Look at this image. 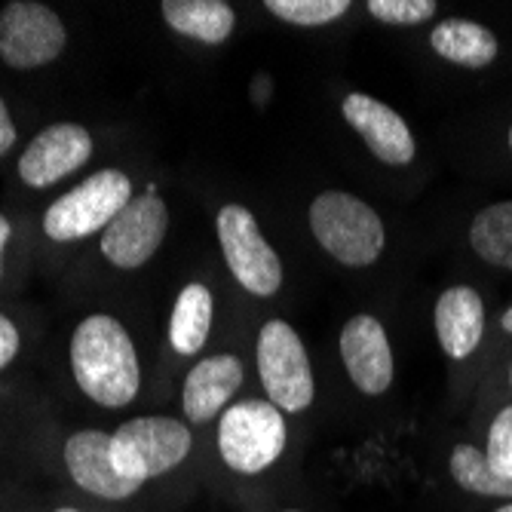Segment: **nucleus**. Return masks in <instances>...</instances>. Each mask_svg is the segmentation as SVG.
<instances>
[{
    "label": "nucleus",
    "instance_id": "3",
    "mask_svg": "<svg viewBox=\"0 0 512 512\" xmlns=\"http://www.w3.org/2000/svg\"><path fill=\"white\" fill-rule=\"evenodd\" d=\"M286 448L283 411L264 399L227 405L218 421V451L230 470L258 476L279 460Z\"/></svg>",
    "mask_w": 512,
    "mask_h": 512
},
{
    "label": "nucleus",
    "instance_id": "21",
    "mask_svg": "<svg viewBox=\"0 0 512 512\" xmlns=\"http://www.w3.org/2000/svg\"><path fill=\"white\" fill-rule=\"evenodd\" d=\"M267 10L283 22L316 28L341 19L350 10V0H267Z\"/></svg>",
    "mask_w": 512,
    "mask_h": 512
},
{
    "label": "nucleus",
    "instance_id": "12",
    "mask_svg": "<svg viewBox=\"0 0 512 512\" xmlns=\"http://www.w3.org/2000/svg\"><path fill=\"white\" fill-rule=\"evenodd\" d=\"M341 114L381 163L408 166L414 160V151H417L414 135L408 123L390 105L365 96V92H350L341 105Z\"/></svg>",
    "mask_w": 512,
    "mask_h": 512
},
{
    "label": "nucleus",
    "instance_id": "10",
    "mask_svg": "<svg viewBox=\"0 0 512 512\" xmlns=\"http://www.w3.org/2000/svg\"><path fill=\"white\" fill-rule=\"evenodd\" d=\"M92 157V135L77 123L46 126L25 148L19 178L31 188H53L56 181L77 172Z\"/></svg>",
    "mask_w": 512,
    "mask_h": 512
},
{
    "label": "nucleus",
    "instance_id": "1",
    "mask_svg": "<svg viewBox=\"0 0 512 512\" xmlns=\"http://www.w3.org/2000/svg\"><path fill=\"white\" fill-rule=\"evenodd\" d=\"M71 371L80 390L105 408H123L135 399L142 371L132 338L114 316H86L71 338Z\"/></svg>",
    "mask_w": 512,
    "mask_h": 512
},
{
    "label": "nucleus",
    "instance_id": "5",
    "mask_svg": "<svg viewBox=\"0 0 512 512\" xmlns=\"http://www.w3.org/2000/svg\"><path fill=\"white\" fill-rule=\"evenodd\" d=\"M191 454V430L172 417H135L111 436V460L132 482L157 479Z\"/></svg>",
    "mask_w": 512,
    "mask_h": 512
},
{
    "label": "nucleus",
    "instance_id": "11",
    "mask_svg": "<svg viewBox=\"0 0 512 512\" xmlns=\"http://www.w3.org/2000/svg\"><path fill=\"white\" fill-rule=\"evenodd\" d=\"M341 359L347 375L365 396H381L393 384V350L387 329L368 313L353 316L341 329Z\"/></svg>",
    "mask_w": 512,
    "mask_h": 512
},
{
    "label": "nucleus",
    "instance_id": "24",
    "mask_svg": "<svg viewBox=\"0 0 512 512\" xmlns=\"http://www.w3.org/2000/svg\"><path fill=\"white\" fill-rule=\"evenodd\" d=\"M19 353V329L0 313V368H7Z\"/></svg>",
    "mask_w": 512,
    "mask_h": 512
},
{
    "label": "nucleus",
    "instance_id": "22",
    "mask_svg": "<svg viewBox=\"0 0 512 512\" xmlns=\"http://www.w3.org/2000/svg\"><path fill=\"white\" fill-rule=\"evenodd\" d=\"M365 10L387 25H421L436 16V0H368Z\"/></svg>",
    "mask_w": 512,
    "mask_h": 512
},
{
    "label": "nucleus",
    "instance_id": "19",
    "mask_svg": "<svg viewBox=\"0 0 512 512\" xmlns=\"http://www.w3.org/2000/svg\"><path fill=\"white\" fill-rule=\"evenodd\" d=\"M470 246L482 261L512 270V203H494L473 218Z\"/></svg>",
    "mask_w": 512,
    "mask_h": 512
},
{
    "label": "nucleus",
    "instance_id": "27",
    "mask_svg": "<svg viewBox=\"0 0 512 512\" xmlns=\"http://www.w3.org/2000/svg\"><path fill=\"white\" fill-rule=\"evenodd\" d=\"M500 325H503V332H509L512 335V307L503 313V319H500Z\"/></svg>",
    "mask_w": 512,
    "mask_h": 512
},
{
    "label": "nucleus",
    "instance_id": "7",
    "mask_svg": "<svg viewBox=\"0 0 512 512\" xmlns=\"http://www.w3.org/2000/svg\"><path fill=\"white\" fill-rule=\"evenodd\" d=\"M215 227L224 261L237 283L258 298L276 295L279 286H283V264H279V255L264 240L255 215L246 206L230 203L218 212Z\"/></svg>",
    "mask_w": 512,
    "mask_h": 512
},
{
    "label": "nucleus",
    "instance_id": "4",
    "mask_svg": "<svg viewBox=\"0 0 512 512\" xmlns=\"http://www.w3.org/2000/svg\"><path fill=\"white\" fill-rule=\"evenodd\" d=\"M132 200V181L120 169H102L59 197L43 215L46 237L56 243L83 240L105 230Z\"/></svg>",
    "mask_w": 512,
    "mask_h": 512
},
{
    "label": "nucleus",
    "instance_id": "9",
    "mask_svg": "<svg viewBox=\"0 0 512 512\" xmlns=\"http://www.w3.org/2000/svg\"><path fill=\"white\" fill-rule=\"evenodd\" d=\"M169 230V209L157 194L129 200V206L102 230V255L123 270H135L154 258Z\"/></svg>",
    "mask_w": 512,
    "mask_h": 512
},
{
    "label": "nucleus",
    "instance_id": "15",
    "mask_svg": "<svg viewBox=\"0 0 512 512\" xmlns=\"http://www.w3.org/2000/svg\"><path fill=\"white\" fill-rule=\"evenodd\" d=\"M485 332V304L476 289L451 286L436 304V338L451 359H467Z\"/></svg>",
    "mask_w": 512,
    "mask_h": 512
},
{
    "label": "nucleus",
    "instance_id": "29",
    "mask_svg": "<svg viewBox=\"0 0 512 512\" xmlns=\"http://www.w3.org/2000/svg\"><path fill=\"white\" fill-rule=\"evenodd\" d=\"M497 512H512V503H506V506H500Z\"/></svg>",
    "mask_w": 512,
    "mask_h": 512
},
{
    "label": "nucleus",
    "instance_id": "18",
    "mask_svg": "<svg viewBox=\"0 0 512 512\" xmlns=\"http://www.w3.org/2000/svg\"><path fill=\"white\" fill-rule=\"evenodd\" d=\"M212 292L203 283H191L184 286L175 310H172V322H169V341L175 347V353L181 356H194L203 350L209 329H212Z\"/></svg>",
    "mask_w": 512,
    "mask_h": 512
},
{
    "label": "nucleus",
    "instance_id": "16",
    "mask_svg": "<svg viewBox=\"0 0 512 512\" xmlns=\"http://www.w3.org/2000/svg\"><path fill=\"white\" fill-rule=\"evenodd\" d=\"M430 46L439 59L463 68H485L497 59V37L470 19H445L433 28Z\"/></svg>",
    "mask_w": 512,
    "mask_h": 512
},
{
    "label": "nucleus",
    "instance_id": "26",
    "mask_svg": "<svg viewBox=\"0 0 512 512\" xmlns=\"http://www.w3.org/2000/svg\"><path fill=\"white\" fill-rule=\"evenodd\" d=\"M10 221L0 215V273H4V249H7V240H10Z\"/></svg>",
    "mask_w": 512,
    "mask_h": 512
},
{
    "label": "nucleus",
    "instance_id": "20",
    "mask_svg": "<svg viewBox=\"0 0 512 512\" xmlns=\"http://www.w3.org/2000/svg\"><path fill=\"white\" fill-rule=\"evenodd\" d=\"M451 476L463 491H470V494L512 500V473L491 470L485 451H479L473 445H457L451 451Z\"/></svg>",
    "mask_w": 512,
    "mask_h": 512
},
{
    "label": "nucleus",
    "instance_id": "6",
    "mask_svg": "<svg viewBox=\"0 0 512 512\" xmlns=\"http://www.w3.org/2000/svg\"><path fill=\"white\" fill-rule=\"evenodd\" d=\"M258 375L267 402L279 411H304L313 402V368L298 332L283 319H270L258 332Z\"/></svg>",
    "mask_w": 512,
    "mask_h": 512
},
{
    "label": "nucleus",
    "instance_id": "32",
    "mask_svg": "<svg viewBox=\"0 0 512 512\" xmlns=\"http://www.w3.org/2000/svg\"><path fill=\"white\" fill-rule=\"evenodd\" d=\"M509 384H512V368H509Z\"/></svg>",
    "mask_w": 512,
    "mask_h": 512
},
{
    "label": "nucleus",
    "instance_id": "23",
    "mask_svg": "<svg viewBox=\"0 0 512 512\" xmlns=\"http://www.w3.org/2000/svg\"><path fill=\"white\" fill-rule=\"evenodd\" d=\"M491 470L512 473V405H506L488 430V451H485Z\"/></svg>",
    "mask_w": 512,
    "mask_h": 512
},
{
    "label": "nucleus",
    "instance_id": "14",
    "mask_svg": "<svg viewBox=\"0 0 512 512\" xmlns=\"http://www.w3.org/2000/svg\"><path fill=\"white\" fill-rule=\"evenodd\" d=\"M243 362L230 353L221 356H206L200 359L188 378H184V414H188L191 424H206L212 417H218V411L224 414L227 402L234 399V393L243 384Z\"/></svg>",
    "mask_w": 512,
    "mask_h": 512
},
{
    "label": "nucleus",
    "instance_id": "8",
    "mask_svg": "<svg viewBox=\"0 0 512 512\" xmlns=\"http://www.w3.org/2000/svg\"><path fill=\"white\" fill-rule=\"evenodd\" d=\"M62 19L34 0H13L0 10V59L16 71L40 68L65 50Z\"/></svg>",
    "mask_w": 512,
    "mask_h": 512
},
{
    "label": "nucleus",
    "instance_id": "28",
    "mask_svg": "<svg viewBox=\"0 0 512 512\" xmlns=\"http://www.w3.org/2000/svg\"><path fill=\"white\" fill-rule=\"evenodd\" d=\"M56 512H80V509H71V506H62V509H56Z\"/></svg>",
    "mask_w": 512,
    "mask_h": 512
},
{
    "label": "nucleus",
    "instance_id": "25",
    "mask_svg": "<svg viewBox=\"0 0 512 512\" xmlns=\"http://www.w3.org/2000/svg\"><path fill=\"white\" fill-rule=\"evenodd\" d=\"M13 145H16V126H13V120H10L7 102L0 99V157H4Z\"/></svg>",
    "mask_w": 512,
    "mask_h": 512
},
{
    "label": "nucleus",
    "instance_id": "30",
    "mask_svg": "<svg viewBox=\"0 0 512 512\" xmlns=\"http://www.w3.org/2000/svg\"><path fill=\"white\" fill-rule=\"evenodd\" d=\"M509 148H512V129H509Z\"/></svg>",
    "mask_w": 512,
    "mask_h": 512
},
{
    "label": "nucleus",
    "instance_id": "31",
    "mask_svg": "<svg viewBox=\"0 0 512 512\" xmlns=\"http://www.w3.org/2000/svg\"><path fill=\"white\" fill-rule=\"evenodd\" d=\"M283 512H301V509H283Z\"/></svg>",
    "mask_w": 512,
    "mask_h": 512
},
{
    "label": "nucleus",
    "instance_id": "17",
    "mask_svg": "<svg viewBox=\"0 0 512 512\" xmlns=\"http://www.w3.org/2000/svg\"><path fill=\"white\" fill-rule=\"evenodd\" d=\"M169 28L200 43H224L237 25V16L224 0H166L160 7Z\"/></svg>",
    "mask_w": 512,
    "mask_h": 512
},
{
    "label": "nucleus",
    "instance_id": "2",
    "mask_svg": "<svg viewBox=\"0 0 512 512\" xmlns=\"http://www.w3.org/2000/svg\"><path fill=\"white\" fill-rule=\"evenodd\" d=\"M316 243L347 267H368L384 252L387 234L381 215L347 191H325L310 203Z\"/></svg>",
    "mask_w": 512,
    "mask_h": 512
},
{
    "label": "nucleus",
    "instance_id": "13",
    "mask_svg": "<svg viewBox=\"0 0 512 512\" xmlns=\"http://www.w3.org/2000/svg\"><path fill=\"white\" fill-rule=\"evenodd\" d=\"M65 467L83 491L105 500H126L142 488V482H132L117 473L111 460V436L102 430L74 433L65 442Z\"/></svg>",
    "mask_w": 512,
    "mask_h": 512
}]
</instances>
